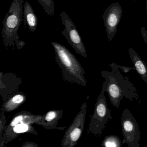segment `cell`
Listing matches in <instances>:
<instances>
[{"label":"cell","mask_w":147,"mask_h":147,"mask_svg":"<svg viewBox=\"0 0 147 147\" xmlns=\"http://www.w3.org/2000/svg\"><path fill=\"white\" fill-rule=\"evenodd\" d=\"M108 66L111 68V71H102L101 74L105 80L102 87L108 94L112 105L118 109L123 98L131 102H133V99L140 102L137 90L127 76L123 75L115 63Z\"/></svg>","instance_id":"cell-1"},{"label":"cell","mask_w":147,"mask_h":147,"mask_svg":"<svg viewBox=\"0 0 147 147\" xmlns=\"http://www.w3.org/2000/svg\"><path fill=\"white\" fill-rule=\"evenodd\" d=\"M55 52L56 58L62 72V78L67 82L86 86L85 71L74 55L65 46L51 42Z\"/></svg>","instance_id":"cell-2"},{"label":"cell","mask_w":147,"mask_h":147,"mask_svg":"<svg viewBox=\"0 0 147 147\" xmlns=\"http://www.w3.org/2000/svg\"><path fill=\"white\" fill-rule=\"evenodd\" d=\"M24 2V0H13L2 22L1 35L6 46H14L15 43L19 40L18 32L23 21Z\"/></svg>","instance_id":"cell-3"},{"label":"cell","mask_w":147,"mask_h":147,"mask_svg":"<svg viewBox=\"0 0 147 147\" xmlns=\"http://www.w3.org/2000/svg\"><path fill=\"white\" fill-rule=\"evenodd\" d=\"M105 93V88L102 87V90L96 100L89 128L87 131L88 134L92 133L95 136H100L108 121L113 119L111 115V111L107 106Z\"/></svg>","instance_id":"cell-4"},{"label":"cell","mask_w":147,"mask_h":147,"mask_svg":"<svg viewBox=\"0 0 147 147\" xmlns=\"http://www.w3.org/2000/svg\"><path fill=\"white\" fill-rule=\"evenodd\" d=\"M121 119L123 137L122 144H126L129 147H139L141 134L139 125L129 109L123 111Z\"/></svg>","instance_id":"cell-5"},{"label":"cell","mask_w":147,"mask_h":147,"mask_svg":"<svg viewBox=\"0 0 147 147\" xmlns=\"http://www.w3.org/2000/svg\"><path fill=\"white\" fill-rule=\"evenodd\" d=\"M87 106L84 102L72 123L66 130L62 141L63 147H74L82 136L85 127Z\"/></svg>","instance_id":"cell-6"},{"label":"cell","mask_w":147,"mask_h":147,"mask_svg":"<svg viewBox=\"0 0 147 147\" xmlns=\"http://www.w3.org/2000/svg\"><path fill=\"white\" fill-rule=\"evenodd\" d=\"M59 16L61 20L62 24L64 26V30L61 32V34L77 54L87 58V55L85 45L74 22L63 11H62Z\"/></svg>","instance_id":"cell-7"},{"label":"cell","mask_w":147,"mask_h":147,"mask_svg":"<svg viewBox=\"0 0 147 147\" xmlns=\"http://www.w3.org/2000/svg\"><path fill=\"white\" fill-rule=\"evenodd\" d=\"M123 11L118 2L108 6L102 15L108 41H111L117 31V27L123 16Z\"/></svg>","instance_id":"cell-8"},{"label":"cell","mask_w":147,"mask_h":147,"mask_svg":"<svg viewBox=\"0 0 147 147\" xmlns=\"http://www.w3.org/2000/svg\"><path fill=\"white\" fill-rule=\"evenodd\" d=\"M24 24L31 32L36 31L38 20L33 8L28 1H25L23 7Z\"/></svg>","instance_id":"cell-9"},{"label":"cell","mask_w":147,"mask_h":147,"mask_svg":"<svg viewBox=\"0 0 147 147\" xmlns=\"http://www.w3.org/2000/svg\"><path fill=\"white\" fill-rule=\"evenodd\" d=\"M128 52L130 58L135 66V70L137 72L143 80L147 84V65L132 48H129Z\"/></svg>","instance_id":"cell-10"},{"label":"cell","mask_w":147,"mask_h":147,"mask_svg":"<svg viewBox=\"0 0 147 147\" xmlns=\"http://www.w3.org/2000/svg\"><path fill=\"white\" fill-rule=\"evenodd\" d=\"M101 145L105 147H122V142L118 136L111 135L105 136Z\"/></svg>","instance_id":"cell-11"},{"label":"cell","mask_w":147,"mask_h":147,"mask_svg":"<svg viewBox=\"0 0 147 147\" xmlns=\"http://www.w3.org/2000/svg\"><path fill=\"white\" fill-rule=\"evenodd\" d=\"M42 7L45 12L50 16H54L55 13V4L53 0H37Z\"/></svg>","instance_id":"cell-12"},{"label":"cell","mask_w":147,"mask_h":147,"mask_svg":"<svg viewBox=\"0 0 147 147\" xmlns=\"http://www.w3.org/2000/svg\"><path fill=\"white\" fill-rule=\"evenodd\" d=\"M63 114V111L61 110L59 111H51L49 112L45 116V120L48 122H57Z\"/></svg>","instance_id":"cell-13"},{"label":"cell","mask_w":147,"mask_h":147,"mask_svg":"<svg viewBox=\"0 0 147 147\" xmlns=\"http://www.w3.org/2000/svg\"><path fill=\"white\" fill-rule=\"evenodd\" d=\"M29 126L26 124L20 123L17 124L13 127V131L16 133H23L28 131Z\"/></svg>","instance_id":"cell-14"},{"label":"cell","mask_w":147,"mask_h":147,"mask_svg":"<svg viewBox=\"0 0 147 147\" xmlns=\"http://www.w3.org/2000/svg\"><path fill=\"white\" fill-rule=\"evenodd\" d=\"M24 99V97L22 95L18 94L14 96L12 99L11 101L14 104H18L21 103Z\"/></svg>","instance_id":"cell-15"},{"label":"cell","mask_w":147,"mask_h":147,"mask_svg":"<svg viewBox=\"0 0 147 147\" xmlns=\"http://www.w3.org/2000/svg\"><path fill=\"white\" fill-rule=\"evenodd\" d=\"M116 66L119 69H120L125 73H128L131 70H133V69L135 70V67H124V66H120V65H118V64H116Z\"/></svg>","instance_id":"cell-16"},{"label":"cell","mask_w":147,"mask_h":147,"mask_svg":"<svg viewBox=\"0 0 147 147\" xmlns=\"http://www.w3.org/2000/svg\"><path fill=\"white\" fill-rule=\"evenodd\" d=\"M23 119V116H19L16 117L14 119H13L11 123V126H14L18 124L19 122L22 121Z\"/></svg>","instance_id":"cell-17"},{"label":"cell","mask_w":147,"mask_h":147,"mask_svg":"<svg viewBox=\"0 0 147 147\" xmlns=\"http://www.w3.org/2000/svg\"><path fill=\"white\" fill-rule=\"evenodd\" d=\"M141 35L144 40L145 44L147 42V31L145 30V27H142L141 29Z\"/></svg>","instance_id":"cell-18"},{"label":"cell","mask_w":147,"mask_h":147,"mask_svg":"<svg viewBox=\"0 0 147 147\" xmlns=\"http://www.w3.org/2000/svg\"><path fill=\"white\" fill-rule=\"evenodd\" d=\"M15 44H16V45H17L18 48L21 49V48H23V47L26 44V43L23 41H20V40H19L18 41H17V42L15 43Z\"/></svg>","instance_id":"cell-19"},{"label":"cell","mask_w":147,"mask_h":147,"mask_svg":"<svg viewBox=\"0 0 147 147\" xmlns=\"http://www.w3.org/2000/svg\"><path fill=\"white\" fill-rule=\"evenodd\" d=\"M134 1H137V0H134Z\"/></svg>","instance_id":"cell-20"}]
</instances>
